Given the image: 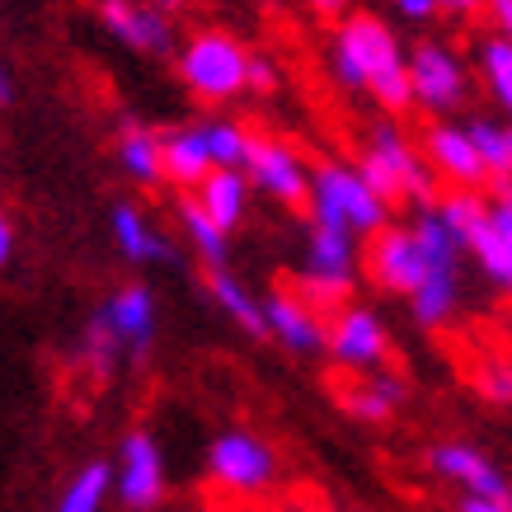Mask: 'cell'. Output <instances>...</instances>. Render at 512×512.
Returning a JSON list of instances; mask_svg holds the SVG:
<instances>
[{"label":"cell","mask_w":512,"mask_h":512,"mask_svg":"<svg viewBox=\"0 0 512 512\" xmlns=\"http://www.w3.org/2000/svg\"><path fill=\"white\" fill-rule=\"evenodd\" d=\"M329 80L343 94H367L386 118L414 109V90H409V47L400 43L395 24L372 10H348L334 19L329 33Z\"/></svg>","instance_id":"1"},{"label":"cell","mask_w":512,"mask_h":512,"mask_svg":"<svg viewBox=\"0 0 512 512\" xmlns=\"http://www.w3.org/2000/svg\"><path fill=\"white\" fill-rule=\"evenodd\" d=\"M357 170L367 174V184H372L390 207H400V202L423 207V202L437 198L433 165L423 160V146L409 137L395 118H381V123L367 127L362 151H357Z\"/></svg>","instance_id":"2"},{"label":"cell","mask_w":512,"mask_h":512,"mask_svg":"<svg viewBox=\"0 0 512 512\" xmlns=\"http://www.w3.org/2000/svg\"><path fill=\"white\" fill-rule=\"evenodd\" d=\"M249 52L231 29H198L188 33L179 52H174V71L184 80V90L198 104H231L240 94H249Z\"/></svg>","instance_id":"3"},{"label":"cell","mask_w":512,"mask_h":512,"mask_svg":"<svg viewBox=\"0 0 512 512\" xmlns=\"http://www.w3.org/2000/svg\"><path fill=\"white\" fill-rule=\"evenodd\" d=\"M390 207L367 174L348 165V160H320L311 165V198H306V217L325 221V226H339V231H353L357 240H372L381 226H390Z\"/></svg>","instance_id":"4"},{"label":"cell","mask_w":512,"mask_h":512,"mask_svg":"<svg viewBox=\"0 0 512 512\" xmlns=\"http://www.w3.org/2000/svg\"><path fill=\"white\" fill-rule=\"evenodd\" d=\"M357 235L325 226V221H306V249H301V268H296V287L315 306H343L348 292L357 287Z\"/></svg>","instance_id":"5"},{"label":"cell","mask_w":512,"mask_h":512,"mask_svg":"<svg viewBox=\"0 0 512 512\" xmlns=\"http://www.w3.org/2000/svg\"><path fill=\"white\" fill-rule=\"evenodd\" d=\"M470 85H475V66L447 43V38H423L409 47V90H414V109L428 118H451L466 109Z\"/></svg>","instance_id":"6"},{"label":"cell","mask_w":512,"mask_h":512,"mask_svg":"<svg viewBox=\"0 0 512 512\" xmlns=\"http://www.w3.org/2000/svg\"><path fill=\"white\" fill-rule=\"evenodd\" d=\"M207 475L221 494L259 498L278 484V451L249 428H221L207 447Z\"/></svg>","instance_id":"7"},{"label":"cell","mask_w":512,"mask_h":512,"mask_svg":"<svg viewBox=\"0 0 512 512\" xmlns=\"http://www.w3.org/2000/svg\"><path fill=\"white\" fill-rule=\"evenodd\" d=\"M170 494V470L151 428H127L113 456V498L123 512H160Z\"/></svg>","instance_id":"8"},{"label":"cell","mask_w":512,"mask_h":512,"mask_svg":"<svg viewBox=\"0 0 512 512\" xmlns=\"http://www.w3.org/2000/svg\"><path fill=\"white\" fill-rule=\"evenodd\" d=\"M362 268H367V278L381 287V292L390 296H409L419 292L423 282H428V273H451V268H433L428 264V254H423L419 235H414V226L404 221V226H381V231L367 240V254H362Z\"/></svg>","instance_id":"9"},{"label":"cell","mask_w":512,"mask_h":512,"mask_svg":"<svg viewBox=\"0 0 512 512\" xmlns=\"http://www.w3.org/2000/svg\"><path fill=\"white\" fill-rule=\"evenodd\" d=\"M94 19L132 57H174L179 52L174 15H165L156 0H94Z\"/></svg>","instance_id":"10"},{"label":"cell","mask_w":512,"mask_h":512,"mask_svg":"<svg viewBox=\"0 0 512 512\" xmlns=\"http://www.w3.org/2000/svg\"><path fill=\"white\" fill-rule=\"evenodd\" d=\"M245 174H249V184H254V193L273 198L278 207H292L296 212V207H306V198H311V165H306V156L296 151L292 141H282V137H259L254 132Z\"/></svg>","instance_id":"11"},{"label":"cell","mask_w":512,"mask_h":512,"mask_svg":"<svg viewBox=\"0 0 512 512\" xmlns=\"http://www.w3.org/2000/svg\"><path fill=\"white\" fill-rule=\"evenodd\" d=\"M325 353L334 357L339 367H348V372H376V367H386V357H390L386 320H381L372 306L343 301L339 311L329 315Z\"/></svg>","instance_id":"12"},{"label":"cell","mask_w":512,"mask_h":512,"mask_svg":"<svg viewBox=\"0 0 512 512\" xmlns=\"http://www.w3.org/2000/svg\"><path fill=\"white\" fill-rule=\"evenodd\" d=\"M423 160L433 165V174L442 184L451 188H470V193H480L489 184V170H484L480 160V146L470 137L466 123H451V118H433V123L423 127Z\"/></svg>","instance_id":"13"},{"label":"cell","mask_w":512,"mask_h":512,"mask_svg":"<svg viewBox=\"0 0 512 512\" xmlns=\"http://www.w3.org/2000/svg\"><path fill=\"white\" fill-rule=\"evenodd\" d=\"M94 315L113 329V339L123 343L127 362H146V357H151L156 334H160V301L146 282H127V287H118V292H113Z\"/></svg>","instance_id":"14"},{"label":"cell","mask_w":512,"mask_h":512,"mask_svg":"<svg viewBox=\"0 0 512 512\" xmlns=\"http://www.w3.org/2000/svg\"><path fill=\"white\" fill-rule=\"evenodd\" d=\"M466 254L475 259V268L494 282L498 292L512 296V184H503V193H498V198L484 207V217L470 226Z\"/></svg>","instance_id":"15"},{"label":"cell","mask_w":512,"mask_h":512,"mask_svg":"<svg viewBox=\"0 0 512 512\" xmlns=\"http://www.w3.org/2000/svg\"><path fill=\"white\" fill-rule=\"evenodd\" d=\"M264 315H268V339L282 343L287 353H325V339H329V320L320 315L315 301L296 292H268L264 296Z\"/></svg>","instance_id":"16"},{"label":"cell","mask_w":512,"mask_h":512,"mask_svg":"<svg viewBox=\"0 0 512 512\" xmlns=\"http://www.w3.org/2000/svg\"><path fill=\"white\" fill-rule=\"evenodd\" d=\"M428 466H433V475H442L447 484H456L461 494L512 498L508 475H503L484 451L470 447V442H437V447L428 451Z\"/></svg>","instance_id":"17"},{"label":"cell","mask_w":512,"mask_h":512,"mask_svg":"<svg viewBox=\"0 0 512 512\" xmlns=\"http://www.w3.org/2000/svg\"><path fill=\"white\" fill-rule=\"evenodd\" d=\"M109 235H113V249L123 254L127 264H174V259H179V249L170 245V235L160 231L137 202H113Z\"/></svg>","instance_id":"18"},{"label":"cell","mask_w":512,"mask_h":512,"mask_svg":"<svg viewBox=\"0 0 512 512\" xmlns=\"http://www.w3.org/2000/svg\"><path fill=\"white\" fill-rule=\"evenodd\" d=\"M113 160L123 179H132L137 188H160L165 184V132L127 118L113 137Z\"/></svg>","instance_id":"19"},{"label":"cell","mask_w":512,"mask_h":512,"mask_svg":"<svg viewBox=\"0 0 512 512\" xmlns=\"http://www.w3.org/2000/svg\"><path fill=\"white\" fill-rule=\"evenodd\" d=\"M207 296L226 320H231L245 339H268V315H264V296L254 292L245 278H235L231 264L226 268H207Z\"/></svg>","instance_id":"20"},{"label":"cell","mask_w":512,"mask_h":512,"mask_svg":"<svg viewBox=\"0 0 512 512\" xmlns=\"http://www.w3.org/2000/svg\"><path fill=\"white\" fill-rule=\"evenodd\" d=\"M193 198H198V207H202V212H207L212 221H217L221 231L235 235L240 226H245V217H249V198H254V184H249L245 170H212L198 188H193Z\"/></svg>","instance_id":"21"},{"label":"cell","mask_w":512,"mask_h":512,"mask_svg":"<svg viewBox=\"0 0 512 512\" xmlns=\"http://www.w3.org/2000/svg\"><path fill=\"white\" fill-rule=\"evenodd\" d=\"M212 170H217V160H212V146L202 137V123L165 132V184H174L179 193H193Z\"/></svg>","instance_id":"22"},{"label":"cell","mask_w":512,"mask_h":512,"mask_svg":"<svg viewBox=\"0 0 512 512\" xmlns=\"http://www.w3.org/2000/svg\"><path fill=\"white\" fill-rule=\"evenodd\" d=\"M404 395H409L404 376L386 372V367H376V372H362V381H357V386L343 390L339 404L353 414V419H362V423H386V419H395V409L404 404Z\"/></svg>","instance_id":"23"},{"label":"cell","mask_w":512,"mask_h":512,"mask_svg":"<svg viewBox=\"0 0 512 512\" xmlns=\"http://www.w3.org/2000/svg\"><path fill=\"white\" fill-rule=\"evenodd\" d=\"M475 76H480L489 104L503 118H512V38L508 33H484L475 43Z\"/></svg>","instance_id":"24"},{"label":"cell","mask_w":512,"mask_h":512,"mask_svg":"<svg viewBox=\"0 0 512 512\" xmlns=\"http://www.w3.org/2000/svg\"><path fill=\"white\" fill-rule=\"evenodd\" d=\"M174 212H179V231H184L188 249L198 254L202 268H226V264H231V235H226L217 221L202 212L193 193H188V198H179V207H174Z\"/></svg>","instance_id":"25"},{"label":"cell","mask_w":512,"mask_h":512,"mask_svg":"<svg viewBox=\"0 0 512 512\" xmlns=\"http://www.w3.org/2000/svg\"><path fill=\"white\" fill-rule=\"evenodd\" d=\"M470 137H475V146H480V160L484 170H489V179H498V184H512V118H503V113H475V118H466Z\"/></svg>","instance_id":"26"},{"label":"cell","mask_w":512,"mask_h":512,"mask_svg":"<svg viewBox=\"0 0 512 512\" xmlns=\"http://www.w3.org/2000/svg\"><path fill=\"white\" fill-rule=\"evenodd\" d=\"M461 311V273H428L419 292L409 296V315L423 329H442Z\"/></svg>","instance_id":"27"},{"label":"cell","mask_w":512,"mask_h":512,"mask_svg":"<svg viewBox=\"0 0 512 512\" xmlns=\"http://www.w3.org/2000/svg\"><path fill=\"white\" fill-rule=\"evenodd\" d=\"M109 494H113V461L94 456V461H85V466L66 480V489L52 512H104Z\"/></svg>","instance_id":"28"},{"label":"cell","mask_w":512,"mask_h":512,"mask_svg":"<svg viewBox=\"0 0 512 512\" xmlns=\"http://www.w3.org/2000/svg\"><path fill=\"white\" fill-rule=\"evenodd\" d=\"M202 137H207V146H212L217 170H245L249 146H254V132H249L245 123H235V118L217 113V118H202Z\"/></svg>","instance_id":"29"},{"label":"cell","mask_w":512,"mask_h":512,"mask_svg":"<svg viewBox=\"0 0 512 512\" xmlns=\"http://www.w3.org/2000/svg\"><path fill=\"white\" fill-rule=\"evenodd\" d=\"M76 357H80V367H85V372L104 381V376L118 372V362H123L127 353H123V343L113 339V329L104 325L99 315H90V320H85V329H80V348H76Z\"/></svg>","instance_id":"30"},{"label":"cell","mask_w":512,"mask_h":512,"mask_svg":"<svg viewBox=\"0 0 512 512\" xmlns=\"http://www.w3.org/2000/svg\"><path fill=\"white\" fill-rule=\"evenodd\" d=\"M475 390L489 404H512V367L508 362H484L475 372Z\"/></svg>","instance_id":"31"},{"label":"cell","mask_w":512,"mask_h":512,"mask_svg":"<svg viewBox=\"0 0 512 512\" xmlns=\"http://www.w3.org/2000/svg\"><path fill=\"white\" fill-rule=\"evenodd\" d=\"M282 85V71H278V62L273 57H249V94H273Z\"/></svg>","instance_id":"32"},{"label":"cell","mask_w":512,"mask_h":512,"mask_svg":"<svg viewBox=\"0 0 512 512\" xmlns=\"http://www.w3.org/2000/svg\"><path fill=\"white\" fill-rule=\"evenodd\" d=\"M390 10H395V19H404V24H433L442 10H437V0H390Z\"/></svg>","instance_id":"33"},{"label":"cell","mask_w":512,"mask_h":512,"mask_svg":"<svg viewBox=\"0 0 512 512\" xmlns=\"http://www.w3.org/2000/svg\"><path fill=\"white\" fill-rule=\"evenodd\" d=\"M437 10H442V19H475V15H489V0H437Z\"/></svg>","instance_id":"34"},{"label":"cell","mask_w":512,"mask_h":512,"mask_svg":"<svg viewBox=\"0 0 512 512\" xmlns=\"http://www.w3.org/2000/svg\"><path fill=\"white\" fill-rule=\"evenodd\" d=\"M15 99H19V76H15V66H10V57L0 52V113L15 109Z\"/></svg>","instance_id":"35"},{"label":"cell","mask_w":512,"mask_h":512,"mask_svg":"<svg viewBox=\"0 0 512 512\" xmlns=\"http://www.w3.org/2000/svg\"><path fill=\"white\" fill-rule=\"evenodd\" d=\"M15 249H19V235H15V221L10 212H0V273L15 264Z\"/></svg>","instance_id":"36"},{"label":"cell","mask_w":512,"mask_h":512,"mask_svg":"<svg viewBox=\"0 0 512 512\" xmlns=\"http://www.w3.org/2000/svg\"><path fill=\"white\" fill-rule=\"evenodd\" d=\"M461 512H512V498H480V494H466V498H461Z\"/></svg>","instance_id":"37"},{"label":"cell","mask_w":512,"mask_h":512,"mask_svg":"<svg viewBox=\"0 0 512 512\" xmlns=\"http://www.w3.org/2000/svg\"><path fill=\"white\" fill-rule=\"evenodd\" d=\"M306 5H311V15H320V19H343L357 0H306Z\"/></svg>","instance_id":"38"},{"label":"cell","mask_w":512,"mask_h":512,"mask_svg":"<svg viewBox=\"0 0 512 512\" xmlns=\"http://www.w3.org/2000/svg\"><path fill=\"white\" fill-rule=\"evenodd\" d=\"M489 19H494L498 33H508L512 38V0H489Z\"/></svg>","instance_id":"39"},{"label":"cell","mask_w":512,"mask_h":512,"mask_svg":"<svg viewBox=\"0 0 512 512\" xmlns=\"http://www.w3.org/2000/svg\"><path fill=\"white\" fill-rule=\"evenodd\" d=\"M156 5L165 10V15H174V19H179V10H188V0H156Z\"/></svg>","instance_id":"40"},{"label":"cell","mask_w":512,"mask_h":512,"mask_svg":"<svg viewBox=\"0 0 512 512\" xmlns=\"http://www.w3.org/2000/svg\"><path fill=\"white\" fill-rule=\"evenodd\" d=\"M193 512H221V508H193Z\"/></svg>","instance_id":"41"},{"label":"cell","mask_w":512,"mask_h":512,"mask_svg":"<svg viewBox=\"0 0 512 512\" xmlns=\"http://www.w3.org/2000/svg\"><path fill=\"white\" fill-rule=\"evenodd\" d=\"M273 512H296V508H273Z\"/></svg>","instance_id":"42"},{"label":"cell","mask_w":512,"mask_h":512,"mask_svg":"<svg viewBox=\"0 0 512 512\" xmlns=\"http://www.w3.org/2000/svg\"><path fill=\"white\" fill-rule=\"evenodd\" d=\"M343 512H353V508H343Z\"/></svg>","instance_id":"43"}]
</instances>
